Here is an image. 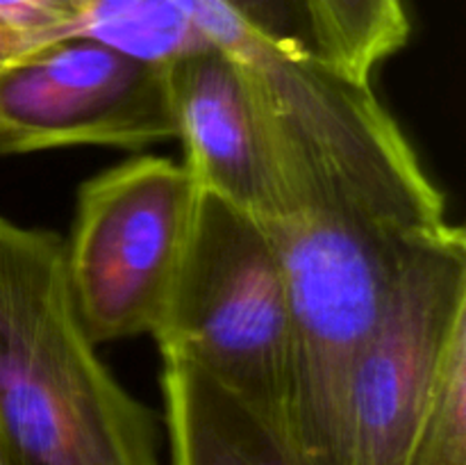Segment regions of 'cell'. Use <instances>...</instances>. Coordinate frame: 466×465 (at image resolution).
Segmentation results:
<instances>
[{
  "instance_id": "obj_1",
  "label": "cell",
  "mask_w": 466,
  "mask_h": 465,
  "mask_svg": "<svg viewBox=\"0 0 466 465\" xmlns=\"http://www.w3.org/2000/svg\"><path fill=\"white\" fill-rule=\"evenodd\" d=\"M280 169L294 210L262 226L294 324L285 436L305 465H341L355 356L410 255L451 222L400 126L282 150Z\"/></svg>"
},
{
  "instance_id": "obj_12",
  "label": "cell",
  "mask_w": 466,
  "mask_h": 465,
  "mask_svg": "<svg viewBox=\"0 0 466 465\" xmlns=\"http://www.w3.org/2000/svg\"><path fill=\"white\" fill-rule=\"evenodd\" d=\"M405 465H466V322L446 346Z\"/></svg>"
},
{
  "instance_id": "obj_13",
  "label": "cell",
  "mask_w": 466,
  "mask_h": 465,
  "mask_svg": "<svg viewBox=\"0 0 466 465\" xmlns=\"http://www.w3.org/2000/svg\"><path fill=\"white\" fill-rule=\"evenodd\" d=\"M103 0H0V71L57 41L89 35Z\"/></svg>"
},
{
  "instance_id": "obj_9",
  "label": "cell",
  "mask_w": 466,
  "mask_h": 465,
  "mask_svg": "<svg viewBox=\"0 0 466 465\" xmlns=\"http://www.w3.org/2000/svg\"><path fill=\"white\" fill-rule=\"evenodd\" d=\"M319 53L360 82L410 39L403 0H305Z\"/></svg>"
},
{
  "instance_id": "obj_5",
  "label": "cell",
  "mask_w": 466,
  "mask_h": 465,
  "mask_svg": "<svg viewBox=\"0 0 466 465\" xmlns=\"http://www.w3.org/2000/svg\"><path fill=\"white\" fill-rule=\"evenodd\" d=\"M466 322V235L449 223L391 285L346 388L341 465H405L455 328Z\"/></svg>"
},
{
  "instance_id": "obj_8",
  "label": "cell",
  "mask_w": 466,
  "mask_h": 465,
  "mask_svg": "<svg viewBox=\"0 0 466 465\" xmlns=\"http://www.w3.org/2000/svg\"><path fill=\"white\" fill-rule=\"evenodd\" d=\"M168 465H305L253 406L176 356H162Z\"/></svg>"
},
{
  "instance_id": "obj_10",
  "label": "cell",
  "mask_w": 466,
  "mask_h": 465,
  "mask_svg": "<svg viewBox=\"0 0 466 465\" xmlns=\"http://www.w3.org/2000/svg\"><path fill=\"white\" fill-rule=\"evenodd\" d=\"M173 3L198 27L209 46L228 55L241 53L258 41H268L280 48L300 50V53H319L305 0H173Z\"/></svg>"
},
{
  "instance_id": "obj_4",
  "label": "cell",
  "mask_w": 466,
  "mask_h": 465,
  "mask_svg": "<svg viewBox=\"0 0 466 465\" xmlns=\"http://www.w3.org/2000/svg\"><path fill=\"white\" fill-rule=\"evenodd\" d=\"M198 185L182 162L141 155L77 190L64 269L94 345L155 336L176 281Z\"/></svg>"
},
{
  "instance_id": "obj_7",
  "label": "cell",
  "mask_w": 466,
  "mask_h": 465,
  "mask_svg": "<svg viewBox=\"0 0 466 465\" xmlns=\"http://www.w3.org/2000/svg\"><path fill=\"white\" fill-rule=\"evenodd\" d=\"M176 140L200 190L259 223L291 214L276 141L244 68L208 46L164 64Z\"/></svg>"
},
{
  "instance_id": "obj_11",
  "label": "cell",
  "mask_w": 466,
  "mask_h": 465,
  "mask_svg": "<svg viewBox=\"0 0 466 465\" xmlns=\"http://www.w3.org/2000/svg\"><path fill=\"white\" fill-rule=\"evenodd\" d=\"M86 36L159 67L209 46L173 0H103Z\"/></svg>"
},
{
  "instance_id": "obj_3",
  "label": "cell",
  "mask_w": 466,
  "mask_h": 465,
  "mask_svg": "<svg viewBox=\"0 0 466 465\" xmlns=\"http://www.w3.org/2000/svg\"><path fill=\"white\" fill-rule=\"evenodd\" d=\"M153 337L285 433L294 324L280 255L258 219L200 187Z\"/></svg>"
},
{
  "instance_id": "obj_14",
  "label": "cell",
  "mask_w": 466,
  "mask_h": 465,
  "mask_svg": "<svg viewBox=\"0 0 466 465\" xmlns=\"http://www.w3.org/2000/svg\"><path fill=\"white\" fill-rule=\"evenodd\" d=\"M0 465H9L7 454H5V450H3V442H0Z\"/></svg>"
},
{
  "instance_id": "obj_2",
  "label": "cell",
  "mask_w": 466,
  "mask_h": 465,
  "mask_svg": "<svg viewBox=\"0 0 466 465\" xmlns=\"http://www.w3.org/2000/svg\"><path fill=\"white\" fill-rule=\"evenodd\" d=\"M0 442L9 465H162L153 413L77 317L64 240L0 214Z\"/></svg>"
},
{
  "instance_id": "obj_6",
  "label": "cell",
  "mask_w": 466,
  "mask_h": 465,
  "mask_svg": "<svg viewBox=\"0 0 466 465\" xmlns=\"http://www.w3.org/2000/svg\"><path fill=\"white\" fill-rule=\"evenodd\" d=\"M176 140L167 73L89 36L0 71V155Z\"/></svg>"
}]
</instances>
